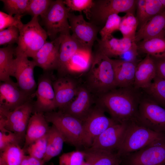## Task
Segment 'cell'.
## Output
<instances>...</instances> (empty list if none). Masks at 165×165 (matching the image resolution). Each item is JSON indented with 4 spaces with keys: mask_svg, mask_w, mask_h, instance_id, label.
<instances>
[{
    "mask_svg": "<svg viewBox=\"0 0 165 165\" xmlns=\"http://www.w3.org/2000/svg\"><path fill=\"white\" fill-rule=\"evenodd\" d=\"M142 90L134 86L117 88L96 98V105L119 123H138L139 105Z\"/></svg>",
    "mask_w": 165,
    "mask_h": 165,
    "instance_id": "1",
    "label": "cell"
},
{
    "mask_svg": "<svg viewBox=\"0 0 165 165\" xmlns=\"http://www.w3.org/2000/svg\"><path fill=\"white\" fill-rule=\"evenodd\" d=\"M85 85L96 98L117 88L111 58L98 50L92 56Z\"/></svg>",
    "mask_w": 165,
    "mask_h": 165,
    "instance_id": "2",
    "label": "cell"
},
{
    "mask_svg": "<svg viewBox=\"0 0 165 165\" xmlns=\"http://www.w3.org/2000/svg\"><path fill=\"white\" fill-rule=\"evenodd\" d=\"M164 138V134L153 131L138 123H131L128 124L116 153L121 158Z\"/></svg>",
    "mask_w": 165,
    "mask_h": 165,
    "instance_id": "3",
    "label": "cell"
},
{
    "mask_svg": "<svg viewBox=\"0 0 165 165\" xmlns=\"http://www.w3.org/2000/svg\"><path fill=\"white\" fill-rule=\"evenodd\" d=\"M20 36L15 53H21L33 58L47 41L48 35L40 26L38 17H32L19 28Z\"/></svg>",
    "mask_w": 165,
    "mask_h": 165,
    "instance_id": "4",
    "label": "cell"
},
{
    "mask_svg": "<svg viewBox=\"0 0 165 165\" xmlns=\"http://www.w3.org/2000/svg\"><path fill=\"white\" fill-rule=\"evenodd\" d=\"M44 116L47 122L54 125L61 134L65 142L77 148L82 146V121L60 110L44 113Z\"/></svg>",
    "mask_w": 165,
    "mask_h": 165,
    "instance_id": "5",
    "label": "cell"
},
{
    "mask_svg": "<svg viewBox=\"0 0 165 165\" xmlns=\"http://www.w3.org/2000/svg\"><path fill=\"white\" fill-rule=\"evenodd\" d=\"M33 104L31 100L12 111L0 109V131L13 132L25 140L29 121L33 113Z\"/></svg>",
    "mask_w": 165,
    "mask_h": 165,
    "instance_id": "6",
    "label": "cell"
},
{
    "mask_svg": "<svg viewBox=\"0 0 165 165\" xmlns=\"http://www.w3.org/2000/svg\"><path fill=\"white\" fill-rule=\"evenodd\" d=\"M136 0H94L88 18L90 22L100 28L108 17L114 14L124 12L134 13L136 7Z\"/></svg>",
    "mask_w": 165,
    "mask_h": 165,
    "instance_id": "7",
    "label": "cell"
},
{
    "mask_svg": "<svg viewBox=\"0 0 165 165\" xmlns=\"http://www.w3.org/2000/svg\"><path fill=\"white\" fill-rule=\"evenodd\" d=\"M70 12L63 0H53L46 13L41 17L51 41L57 38L58 34L70 33L68 20Z\"/></svg>",
    "mask_w": 165,
    "mask_h": 165,
    "instance_id": "8",
    "label": "cell"
},
{
    "mask_svg": "<svg viewBox=\"0 0 165 165\" xmlns=\"http://www.w3.org/2000/svg\"><path fill=\"white\" fill-rule=\"evenodd\" d=\"M138 123L153 131L165 134V108L144 92L138 106Z\"/></svg>",
    "mask_w": 165,
    "mask_h": 165,
    "instance_id": "9",
    "label": "cell"
},
{
    "mask_svg": "<svg viewBox=\"0 0 165 165\" xmlns=\"http://www.w3.org/2000/svg\"><path fill=\"white\" fill-rule=\"evenodd\" d=\"M105 112L95 105L82 121V144L86 148L90 147L94 139L107 128L118 123L106 116Z\"/></svg>",
    "mask_w": 165,
    "mask_h": 165,
    "instance_id": "10",
    "label": "cell"
},
{
    "mask_svg": "<svg viewBox=\"0 0 165 165\" xmlns=\"http://www.w3.org/2000/svg\"><path fill=\"white\" fill-rule=\"evenodd\" d=\"M123 165H165V138L122 158Z\"/></svg>",
    "mask_w": 165,
    "mask_h": 165,
    "instance_id": "11",
    "label": "cell"
},
{
    "mask_svg": "<svg viewBox=\"0 0 165 165\" xmlns=\"http://www.w3.org/2000/svg\"><path fill=\"white\" fill-rule=\"evenodd\" d=\"M15 59L11 76L16 80L18 86L23 91L33 98L35 96L37 85L34 77V71L36 66L35 62L21 53H15Z\"/></svg>",
    "mask_w": 165,
    "mask_h": 165,
    "instance_id": "12",
    "label": "cell"
},
{
    "mask_svg": "<svg viewBox=\"0 0 165 165\" xmlns=\"http://www.w3.org/2000/svg\"><path fill=\"white\" fill-rule=\"evenodd\" d=\"M68 20L72 37L86 50L91 51L100 28L86 21L81 13L76 15L69 12Z\"/></svg>",
    "mask_w": 165,
    "mask_h": 165,
    "instance_id": "13",
    "label": "cell"
},
{
    "mask_svg": "<svg viewBox=\"0 0 165 165\" xmlns=\"http://www.w3.org/2000/svg\"><path fill=\"white\" fill-rule=\"evenodd\" d=\"M54 79L52 72H44L39 77L37 89L35 93L37 99L34 102L33 113H45L53 111L56 109L53 86Z\"/></svg>",
    "mask_w": 165,
    "mask_h": 165,
    "instance_id": "14",
    "label": "cell"
},
{
    "mask_svg": "<svg viewBox=\"0 0 165 165\" xmlns=\"http://www.w3.org/2000/svg\"><path fill=\"white\" fill-rule=\"evenodd\" d=\"M12 80L0 84V109L12 111L18 107L32 100Z\"/></svg>",
    "mask_w": 165,
    "mask_h": 165,
    "instance_id": "15",
    "label": "cell"
},
{
    "mask_svg": "<svg viewBox=\"0 0 165 165\" xmlns=\"http://www.w3.org/2000/svg\"><path fill=\"white\" fill-rule=\"evenodd\" d=\"M79 85L70 75L55 79L53 86L56 108L59 110H63L75 97Z\"/></svg>",
    "mask_w": 165,
    "mask_h": 165,
    "instance_id": "16",
    "label": "cell"
},
{
    "mask_svg": "<svg viewBox=\"0 0 165 165\" xmlns=\"http://www.w3.org/2000/svg\"><path fill=\"white\" fill-rule=\"evenodd\" d=\"M128 124L117 123L107 128L94 140L90 147L107 152H116L119 148Z\"/></svg>",
    "mask_w": 165,
    "mask_h": 165,
    "instance_id": "17",
    "label": "cell"
},
{
    "mask_svg": "<svg viewBox=\"0 0 165 165\" xmlns=\"http://www.w3.org/2000/svg\"><path fill=\"white\" fill-rule=\"evenodd\" d=\"M75 97L61 111L82 121L93 107L96 97L85 85H79Z\"/></svg>",
    "mask_w": 165,
    "mask_h": 165,
    "instance_id": "18",
    "label": "cell"
},
{
    "mask_svg": "<svg viewBox=\"0 0 165 165\" xmlns=\"http://www.w3.org/2000/svg\"><path fill=\"white\" fill-rule=\"evenodd\" d=\"M61 43L60 36L50 42L46 41L33 58L36 66L42 68L43 72L57 70Z\"/></svg>",
    "mask_w": 165,
    "mask_h": 165,
    "instance_id": "19",
    "label": "cell"
},
{
    "mask_svg": "<svg viewBox=\"0 0 165 165\" xmlns=\"http://www.w3.org/2000/svg\"><path fill=\"white\" fill-rule=\"evenodd\" d=\"M59 36L61 38V43L57 70L58 77L67 75L68 63L76 52L81 50H86L72 37L70 33L60 34Z\"/></svg>",
    "mask_w": 165,
    "mask_h": 165,
    "instance_id": "20",
    "label": "cell"
},
{
    "mask_svg": "<svg viewBox=\"0 0 165 165\" xmlns=\"http://www.w3.org/2000/svg\"><path fill=\"white\" fill-rule=\"evenodd\" d=\"M98 50L108 57L121 56L127 52L138 49L136 43L123 37L118 39L111 35L104 40L97 39Z\"/></svg>",
    "mask_w": 165,
    "mask_h": 165,
    "instance_id": "21",
    "label": "cell"
},
{
    "mask_svg": "<svg viewBox=\"0 0 165 165\" xmlns=\"http://www.w3.org/2000/svg\"><path fill=\"white\" fill-rule=\"evenodd\" d=\"M156 75L154 61L152 57L147 54L137 65L134 86L141 90L146 88Z\"/></svg>",
    "mask_w": 165,
    "mask_h": 165,
    "instance_id": "22",
    "label": "cell"
},
{
    "mask_svg": "<svg viewBox=\"0 0 165 165\" xmlns=\"http://www.w3.org/2000/svg\"><path fill=\"white\" fill-rule=\"evenodd\" d=\"M44 113H33L30 118L26 130L23 148L24 151L30 144L48 134L50 128Z\"/></svg>",
    "mask_w": 165,
    "mask_h": 165,
    "instance_id": "23",
    "label": "cell"
},
{
    "mask_svg": "<svg viewBox=\"0 0 165 165\" xmlns=\"http://www.w3.org/2000/svg\"><path fill=\"white\" fill-rule=\"evenodd\" d=\"M117 88L134 86L136 67L135 61L112 59Z\"/></svg>",
    "mask_w": 165,
    "mask_h": 165,
    "instance_id": "24",
    "label": "cell"
},
{
    "mask_svg": "<svg viewBox=\"0 0 165 165\" xmlns=\"http://www.w3.org/2000/svg\"><path fill=\"white\" fill-rule=\"evenodd\" d=\"M155 37H165V9L154 16L137 32L136 43Z\"/></svg>",
    "mask_w": 165,
    "mask_h": 165,
    "instance_id": "25",
    "label": "cell"
},
{
    "mask_svg": "<svg viewBox=\"0 0 165 165\" xmlns=\"http://www.w3.org/2000/svg\"><path fill=\"white\" fill-rule=\"evenodd\" d=\"M82 151L85 160L90 165H115L121 162V158L116 152L91 147L86 148Z\"/></svg>",
    "mask_w": 165,
    "mask_h": 165,
    "instance_id": "26",
    "label": "cell"
},
{
    "mask_svg": "<svg viewBox=\"0 0 165 165\" xmlns=\"http://www.w3.org/2000/svg\"><path fill=\"white\" fill-rule=\"evenodd\" d=\"M91 51L81 50L76 52L70 60L67 67V75L88 71L91 64Z\"/></svg>",
    "mask_w": 165,
    "mask_h": 165,
    "instance_id": "27",
    "label": "cell"
},
{
    "mask_svg": "<svg viewBox=\"0 0 165 165\" xmlns=\"http://www.w3.org/2000/svg\"><path fill=\"white\" fill-rule=\"evenodd\" d=\"M138 42V51L155 58L165 57V37H155Z\"/></svg>",
    "mask_w": 165,
    "mask_h": 165,
    "instance_id": "28",
    "label": "cell"
},
{
    "mask_svg": "<svg viewBox=\"0 0 165 165\" xmlns=\"http://www.w3.org/2000/svg\"><path fill=\"white\" fill-rule=\"evenodd\" d=\"M64 138L57 128L52 124L48 133L47 150L43 160L45 163L59 155L63 148Z\"/></svg>",
    "mask_w": 165,
    "mask_h": 165,
    "instance_id": "29",
    "label": "cell"
},
{
    "mask_svg": "<svg viewBox=\"0 0 165 165\" xmlns=\"http://www.w3.org/2000/svg\"><path fill=\"white\" fill-rule=\"evenodd\" d=\"M15 48L12 45L0 48V80L2 82L11 80L10 76L14 62Z\"/></svg>",
    "mask_w": 165,
    "mask_h": 165,
    "instance_id": "30",
    "label": "cell"
},
{
    "mask_svg": "<svg viewBox=\"0 0 165 165\" xmlns=\"http://www.w3.org/2000/svg\"><path fill=\"white\" fill-rule=\"evenodd\" d=\"M25 153L20 145H9L0 151V165H20Z\"/></svg>",
    "mask_w": 165,
    "mask_h": 165,
    "instance_id": "31",
    "label": "cell"
},
{
    "mask_svg": "<svg viewBox=\"0 0 165 165\" xmlns=\"http://www.w3.org/2000/svg\"><path fill=\"white\" fill-rule=\"evenodd\" d=\"M142 90L147 96L165 108V79L156 75L150 85Z\"/></svg>",
    "mask_w": 165,
    "mask_h": 165,
    "instance_id": "32",
    "label": "cell"
},
{
    "mask_svg": "<svg viewBox=\"0 0 165 165\" xmlns=\"http://www.w3.org/2000/svg\"><path fill=\"white\" fill-rule=\"evenodd\" d=\"M138 26V20L134 13H127L122 17L119 31L122 33L123 37L128 38L136 42V30Z\"/></svg>",
    "mask_w": 165,
    "mask_h": 165,
    "instance_id": "33",
    "label": "cell"
},
{
    "mask_svg": "<svg viewBox=\"0 0 165 165\" xmlns=\"http://www.w3.org/2000/svg\"><path fill=\"white\" fill-rule=\"evenodd\" d=\"M5 10L13 16L26 14L29 0H1Z\"/></svg>",
    "mask_w": 165,
    "mask_h": 165,
    "instance_id": "34",
    "label": "cell"
},
{
    "mask_svg": "<svg viewBox=\"0 0 165 165\" xmlns=\"http://www.w3.org/2000/svg\"><path fill=\"white\" fill-rule=\"evenodd\" d=\"M47 141L48 134L28 146L25 150V152L29 156L43 160L46 153Z\"/></svg>",
    "mask_w": 165,
    "mask_h": 165,
    "instance_id": "35",
    "label": "cell"
},
{
    "mask_svg": "<svg viewBox=\"0 0 165 165\" xmlns=\"http://www.w3.org/2000/svg\"><path fill=\"white\" fill-rule=\"evenodd\" d=\"M53 0H29L26 14L32 17H42L46 13Z\"/></svg>",
    "mask_w": 165,
    "mask_h": 165,
    "instance_id": "36",
    "label": "cell"
},
{
    "mask_svg": "<svg viewBox=\"0 0 165 165\" xmlns=\"http://www.w3.org/2000/svg\"><path fill=\"white\" fill-rule=\"evenodd\" d=\"M121 19L122 17L117 14L110 16L99 31L101 36L100 39L104 40L111 35L113 32L119 30Z\"/></svg>",
    "mask_w": 165,
    "mask_h": 165,
    "instance_id": "37",
    "label": "cell"
},
{
    "mask_svg": "<svg viewBox=\"0 0 165 165\" xmlns=\"http://www.w3.org/2000/svg\"><path fill=\"white\" fill-rule=\"evenodd\" d=\"M63 2L70 11L83 12L87 18L94 3L93 0H64Z\"/></svg>",
    "mask_w": 165,
    "mask_h": 165,
    "instance_id": "38",
    "label": "cell"
},
{
    "mask_svg": "<svg viewBox=\"0 0 165 165\" xmlns=\"http://www.w3.org/2000/svg\"><path fill=\"white\" fill-rule=\"evenodd\" d=\"M19 36V29L16 26H11L0 31V45H12L15 43L17 44Z\"/></svg>",
    "mask_w": 165,
    "mask_h": 165,
    "instance_id": "39",
    "label": "cell"
},
{
    "mask_svg": "<svg viewBox=\"0 0 165 165\" xmlns=\"http://www.w3.org/2000/svg\"><path fill=\"white\" fill-rule=\"evenodd\" d=\"M85 160L82 151L77 150L64 153L59 158V165H81Z\"/></svg>",
    "mask_w": 165,
    "mask_h": 165,
    "instance_id": "40",
    "label": "cell"
},
{
    "mask_svg": "<svg viewBox=\"0 0 165 165\" xmlns=\"http://www.w3.org/2000/svg\"><path fill=\"white\" fill-rule=\"evenodd\" d=\"M25 140L16 134L8 131H0V151L8 146L12 145H17L21 146Z\"/></svg>",
    "mask_w": 165,
    "mask_h": 165,
    "instance_id": "41",
    "label": "cell"
},
{
    "mask_svg": "<svg viewBox=\"0 0 165 165\" xmlns=\"http://www.w3.org/2000/svg\"><path fill=\"white\" fill-rule=\"evenodd\" d=\"M23 16L10 15L4 12L0 11V31L9 27L15 26L19 28L23 23L21 18Z\"/></svg>",
    "mask_w": 165,
    "mask_h": 165,
    "instance_id": "42",
    "label": "cell"
},
{
    "mask_svg": "<svg viewBox=\"0 0 165 165\" xmlns=\"http://www.w3.org/2000/svg\"><path fill=\"white\" fill-rule=\"evenodd\" d=\"M165 9L160 0H145V24L154 16L164 11Z\"/></svg>",
    "mask_w": 165,
    "mask_h": 165,
    "instance_id": "43",
    "label": "cell"
},
{
    "mask_svg": "<svg viewBox=\"0 0 165 165\" xmlns=\"http://www.w3.org/2000/svg\"><path fill=\"white\" fill-rule=\"evenodd\" d=\"M136 16L138 23L139 29L145 24L146 18L145 0H138Z\"/></svg>",
    "mask_w": 165,
    "mask_h": 165,
    "instance_id": "44",
    "label": "cell"
},
{
    "mask_svg": "<svg viewBox=\"0 0 165 165\" xmlns=\"http://www.w3.org/2000/svg\"><path fill=\"white\" fill-rule=\"evenodd\" d=\"M152 57L155 64L157 75L165 79V57L161 58Z\"/></svg>",
    "mask_w": 165,
    "mask_h": 165,
    "instance_id": "45",
    "label": "cell"
},
{
    "mask_svg": "<svg viewBox=\"0 0 165 165\" xmlns=\"http://www.w3.org/2000/svg\"><path fill=\"white\" fill-rule=\"evenodd\" d=\"M45 162L41 160L29 155H25L20 165H44Z\"/></svg>",
    "mask_w": 165,
    "mask_h": 165,
    "instance_id": "46",
    "label": "cell"
},
{
    "mask_svg": "<svg viewBox=\"0 0 165 165\" xmlns=\"http://www.w3.org/2000/svg\"><path fill=\"white\" fill-rule=\"evenodd\" d=\"M160 1L165 9V0H160Z\"/></svg>",
    "mask_w": 165,
    "mask_h": 165,
    "instance_id": "47",
    "label": "cell"
},
{
    "mask_svg": "<svg viewBox=\"0 0 165 165\" xmlns=\"http://www.w3.org/2000/svg\"><path fill=\"white\" fill-rule=\"evenodd\" d=\"M81 165H90L88 163L84 160Z\"/></svg>",
    "mask_w": 165,
    "mask_h": 165,
    "instance_id": "48",
    "label": "cell"
},
{
    "mask_svg": "<svg viewBox=\"0 0 165 165\" xmlns=\"http://www.w3.org/2000/svg\"><path fill=\"white\" fill-rule=\"evenodd\" d=\"M120 163H117L115 165H120Z\"/></svg>",
    "mask_w": 165,
    "mask_h": 165,
    "instance_id": "49",
    "label": "cell"
},
{
    "mask_svg": "<svg viewBox=\"0 0 165 165\" xmlns=\"http://www.w3.org/2000/svg\"></svg>",
    "mask_w": 165,
    "mask_h": 165,
    "instance_id": "50",
    "label": "cell"
}]
</instances>
